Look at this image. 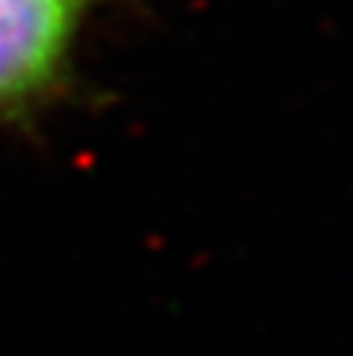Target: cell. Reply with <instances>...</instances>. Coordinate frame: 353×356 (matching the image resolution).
Instances as JSON below:
<instances>
[{
  "instance_id": "1",
  "label": "cell",
  "mask_w": 353,
  "mask_h": 356,
  "mask_svg": "<svg viewBox=\"0 0 353 356\" xmlns=\"http://www.w3.org/2000/svg\"><path fill=\"white\" fill-rule=\"evenodd\" d=\"M106 0H0V125L61 95L89 14Z\"/></svg>"
}]
</instances>
